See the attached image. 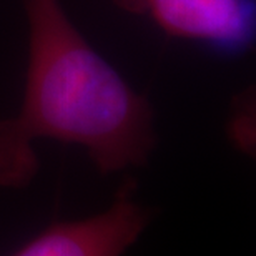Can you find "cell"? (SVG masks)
<instances>
[{
  "label": "cell",
  "mask_w": 256,
  "mask_h": 256,
  "mask_svg": "<svg viewBox=\"0 0 256 256\" xmlns=\"http://www.w3.org/2000/svg\"><path fill=\"white\" fill-rule=\"evenodd\" d=\"M135 190L136 183L126 178L105 212L50 224L8 256H124L150 220Z\"/></svg>",
  "instance_id": "cell-2"
},
{
  "label": "cell",
  "mask_w": 256,
  "mask_h": 256,
  "mask_svg": "<svg viewBox=\"0 0 256 256\" xmlns=\"http://www.w3.org/2000/svg\"><path fill=\"white\" fill-rule=\"evenodd\" d=\"M28 66L20 110L0 120V188H25L38 172L34 143H74L100 173L143 165L156 145L143 95L80 34L58 0H25Z\"/></svg>",
  "instance_id": "cell-1"
},
{
  "label": "cell",
  "mask_w": 256,
  "mask_h": 256,
  "mask_svg": "<svg viewBox=\"0 0 256 256\" xmlns=\"http://www.w3.org/2000/svg\"><path fill=\"white\" fill-rule=\"evenodd\" d=\"M128 14L143 15L166 35L223 52L246 48L254 34L250 0H115Z\"/></svg>",
  "instance_id": "cell-3"
}]
</instances>
